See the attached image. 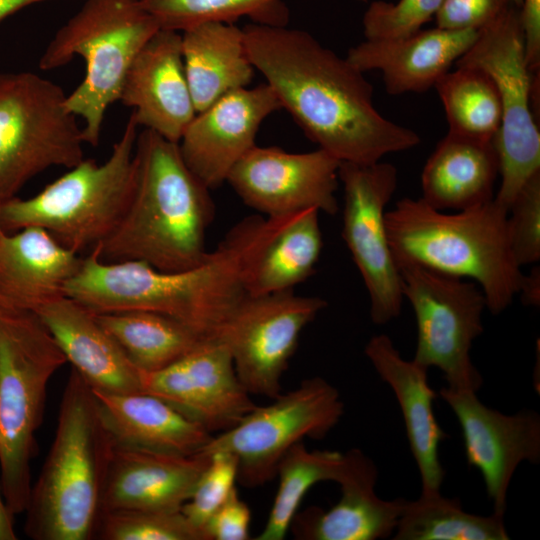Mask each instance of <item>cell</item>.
I'll list each match as a JSON object with an SVG mask.
<instances>
[{"mask_svg": "<svg viewBox=\"0 0 540 540\" xmlns=\"http://www.w3.org/2000/svg\"><path fill=\"white\" fill-rule=\"evenodd\" d=\"M181 49L196 112L252 81L255 69L243 29L234 23L204 22L187 28L181 33Z\"/></svg>", "mask_w": 540, "mask_h": 540, "instance_id": "28", "label": "cell"}, {"mask_svg": "<svg viewBox=\"0 0 540 540\" xmlns=\"http://www.w3.org/2000/svg\"><path fill=\"white\" fill-rule=\"evenodd\" d=\"M477 35L476 29H420L396 39H365L351 47L346 58L363 73L380 71L390 95L424 93L472 46Z\"/></svg>", "mask_w": 540, "mask_h": 540, "instance_id": "22", "label": "cell"}, {"mask_svg": "<svg viewBox=\"0 0 540 540\" xmlns=\"http://www.w3.org/2000/svg\"><path fill=\"white\" fill-rule=\"evenodd\" d=\"M36 313L72 369L94 391L143 392L141 371L101 327L94 313L65 295L44 304Z\"/></svg>", "mask_w": 540, "mask_h": 540, "instance_id": "24", "label": "cell"}, {"mask_svg": "<svg viewBox=\"0 0 540 540\" xmlns=\"http://www.w3.org/2000/svg\"><path fill=\"white\" fill-rule=\"evenodd\" d=\"M50 0H0V22L17 11Z\"/></svg>", "mask_w": 540, "mask_h": 540, "instance_id": "44", "label": "cell"}, {"mask_svg": "<svg viewBox=\"0 0 540 540\" xmlns=\"http://www.w3.org/2000/svg\"><path fill=\"white\" fill-rule=\"evenodd\" d=\"M159 29L139 0H84L48 43L41 70L62 67L76 55L85 61L82 82L66 97L68 110L84 121V143L99 144L106 110L119 101L130 64Z\"/></svg>", "mask_w": 540, "mask_h": 540, "instance_id": "8", "label": "cell"}, {"mask_svg": "<svg viewBox=\"0 0 540 540\" xmlns=\"http://www.w3.org/2000/svg\"><path fill=\"white\" fill-rule=\"evenodd\" d=\"M293 217H246L200 264L180 271L158 270L141 261L105 262L93 247L66 283L64 295L94 314H165L211 338L247 295L263 252Z\"/></svg>", "mask_w": 540, "mask_h": 540, "instance_id": "2", "label": "cell"}, {"mask_svg": "<svg viewBox=\"0 0 540 540\" xmlns=\"http://www.w3.org/2000/svg\"><path fill=\"white\" fill-rule=\"evenodd\" d=\"M347 467L338 484L339 501L330 509L310 506L297 511L289 531L300 540H376L391 536L398 524L405 500L377 496L378 471L361 450L346 452Z\"/></svg>", "mask_w": 540, "mask_h": 540, "instance_id": "21", "label": "cell"}, {"mask_svg": "<svg viewBox=\"0 0 540 540\" xmlns=\"http://www.w3.org/2000/svg\"><path fill=\"white\" fill-rule=\"evenodd\" d=\"M339 181L344 190L342 237L369 294L373 323L386 324L399 316L404 299L385 222L397 170L380 161L368 165L340 162Z\"/></svg>", "mask_w": 540, "mask_h": 540, "instance_id": "14", "label": "cell"}, {"mask_svg": "<svg viewBox=\"0 0 540 540\" xmlns=\"http://www.w3.org/2000/svg\"><path fill=\"white\" fill-rule=\"evenodd\" d=\"M138 127L131 113L104 163L84 158L36 195L1 202L0 230L39 227L76 253L100 244L117 226L132 196Z\"/></svg>", "mask_w": 540, "mask_h": 540, "instance_id": "7", "label": "cell"}, {"mask_svg": "<svg viewBox=\"0 0 540 540\" xmlns=\"http://www.w3.org/2000/svg\"><path fill=\"white\" fill-rule=\"evenodd\" d=\"M66 97L37 74H0V203L48 168L84 159L82 128Z\"/></svg>", "mask_w": 540, "mask_h": 540, "instance_id": "10", "label": "cell"}, {"mask_svg": "<svg viewBox=\"0 0 540 540\" xmlns=\"http://www.w3.org/2000/svg\"><path fill=\"white\" fill-rule=\"evenodd\" d=\"M141 385L211 434L231 429L256 406L229 349L215 338L158 371L141 372Z\"/></svg>", "mask_w": 540, "mask_h": 540, "instance_id": "16", "label": "cell"}, {"mask_svg": "<svg viewBox=\"0 0 540 540\" xmlns=\"http://www.w3.org/2000/svg\"><path fill=\"white\" fill-rule=\"evenodd\" d=\"M364 353L396 396L409 446L420 473L421 493L440 492L445 471L438 448L447 435L433 412L437 394L428 384V370L414 360H405L386 334L371 337Z\"/></svg>", "mask_w": 540, "mask_h": 540, "instance_id": "23", "label": "cell"}, {"mask_svg": "<svg viewBox=\"0 0 540 540\" xmlns=\"http://www.w3.org/2000/svg\"><path fill=\"white\" fill-rule=\"evenodd\" d=\"M81 259L42 228L0 230V303L35 312L64 295Z\"/></svg>", "mask_w": 540, "mask_h": 540, "instance_id": "25", "label": "cell"}, {"mask_svg": "<svg viewBox=\"0 0 540 540\" xmlns=\"http://www.w3.org/2000/svg\"><path fill=\"white\" fill-rule=\"evenodd\" d=\"M346 467V453L332 450L310 451L303 441L294 444L278 463V489L266 524L255 539H284L306 493L322 481L338 483Z\"/></svg>", "mask_w": 540, "mask_h": 540, "instance_id": "32", "label": "cell"}, {"mask_svg": "<svg viewBox=\"0 0 540 540\" xmlns=\"http://www.w3.org/2000/svg\"><path fill=\"white\" fill-rule=\"evenodd\" d=\"M66 362L35 312L0 303V481L13 515L26 509L48 383Z\"/></svg>", "mask_w": 540, "mask_h": 540, "instance_id": "6", "label": "cell"}, {"mask_svg": "<svg viewBox=\"0 0 540 540\" xmlns=\"http://www.w3.org/2000/svg\"><path fill=\"white\" fill-rule=\"evenodd\" d=\"M14 516L9 510L0 481V540H16L17 534L14 527Z\"/></svg>", "mask_w": 540, "mask_h": 540, "instance_id": "43", "label": "cell"}, {"mask_svg": "<svg viewBox=\"0 0 540 540\" xmlns=\"http://www.w3.org/2000/svg\"><path fill=\"white\" fill-rule=\"evenodd\" d=\"M101 540H205L181 511L144 509L102 511L95 538Z\"/></svg>", "mask_w": 540, "mask_h": 540, "instance_id": "35", "label": "cell"}, {"mask_svg": "<svg viewBox=\"0 0 540 540\" xmlns=\"http://www.w3.org/2000/svg\"><path fill=\"white\" fill-rule=\"evenodd\" d=\"M242 29L248 57L281 107L340 162L374 164L421 142L376 109L363 72L307 31L258 23Z\"/></svg>", "mask_w": 540, "mask_h": 540, "instance_id": "1", "label": "cell"}, {"mask_svg": "<svg viewBox=\"0 0 540 540\" xmlns=\"http://www.w3.org/2000/svg\"><path fill=\"white\" fill-rule=\"evenodd\" d=\"M513 4L521 8L522 0H510Z\"/></svg>", "mask_w": 540, "mask_h": 540, "instance_id": "45", "label": "cell"}, {"mask_svg": "<svg viewBox=\"0 0 540 540\" xmlns=\"http://www.w3.org/2000/svg\"><path fill=\"white\" fill-rule=\"evenodd\" d=\"M319 213L303 210L277 233L248 280V295L293 291L313 274L323 247Z\"/></svg>", "mask_w": 540, "mask_h": 540, "instance_id": "30", "label": "cell"}, {"mask_svg": "<svg viewBox=\"0 0 540 540\" xmlns=\"http://www.w3.org/2000/svg\"><path fill=\"white\" fill-rule=\"evenodd\" d=\"M454 65L483 70L497 88L502 116L493 145L501 182L494 200L508 211L524 184L540 172L535 109L539 73H531L526 62L520 7L509 3L479 29L472 46Z\"/></svg>", "mask_w": 540, "mask_h": 540, "instance_id": "9", "label": "cell"}, {"mask_svg": "<svg viewBox=\"0 0 540 540\" xmlns=\"http://www.w3.org/2000/svg\"><path fill=\"white\" fill-rule=\"evenodd\" d=\"M507 218L508 211L494 199L446 214L421 198L406 197L385 214L397 266L415 264L475 280L494 315L512 303L523 277L511 250Z\"/></svg>", "mask_w": 540, "mask_h": 540, "instance_id": "5", "label": "cell"}, {"mask_svg": "<svg viewBox=\"0 0 540 540\" xmlns=\"http://www.w3.org/2000/svg\"><path fill=\"white\" fill-rule=\"evenodd\" d=\"M207 455V454H206ZM210 460L202 472L189 500L181 512L190 524L204 534L210 517L222 506L236 488L238 478L237 458L228 452L208 454Z\"/></svg>", "mask_w": 540, "mask_h": 540, "instance_id": "36", "label": "cell"}, {"mask_svg": "<svg viewBox=\"0 0 540 540\" xmlns=\"http://www.w3.org/2000/svg\"><path fill=\"white\" fill-rule=\"evenodd\" d=\"M94 393L114 444L192 455L201 452L213 436L149 393Z\"/></svg>", "mask_w": 540, "mask_h": 540, "instance_id": "26", "label": "cell"}, {"mask_svg": "<svg viewBox=\"0 0 540 540\" xmlns=\"http://www.w3.org/2000/svg\"><path fill=\"white\" fill-rule=\"evenodd\" d=\"M119 101L138 126L178 143L196 109L185 75L181 33L159 29L139 50L125 75Z\"/></svg>", "mask_w": 540, "mask_h": 540, "instance_id": "19", "label": "cell"}, {"mask_svg": "<svg viewBox=\"0 0 540 540\" xmlns=\"http://www.w3.org/2000/svg\"><path fill=\"white\" fill-rule=\"evenodd\" d=\"M518 294L526 305L538 306L540 303V271L535 267L530 274H523Z\"/></svg>", "mask_w": 540, "mask_h": 540, "instance_id": "42", "label": "cell"}, {"mask_svg": "<svg viewBox=\"0 0 540 540\" xmlns=\"http://www.w3.org/2000/svg\"><path fill=\"white\" fill-rule=\"evenodd\" d=\"M525 57L531 73L540 72V0H522Z\"/></svg>", "mask_w": 540, "mask_h": 540, "instance_id": "41", "label": "cell"}, {"mask_svg": "<svg viewBox=\"0 0 540 540\" xmlns=\"http://www.w3.org/2000/svg\"><path fill=\"white\" fill-rule=\"evenodd\" d=\"M512 3L510 0H443L435 14L436 27L479 30Z\"/></svg>", "mask_w": 540, "mask_h": 540, "instance_id": "39", "label": "cell"}, {"mask_svg": "<svg viewBox=\"0 0 540 540\" xmlns=\"http://www.w3.org/2000/svg\"><path fill=\"white\" fill-rule=\"evenodd\" d=\"M281 108L267 84L223 95L196 113L178 142L186 165L210 190L219 187L256 145L263 121Z\"/></svg>", "mask_w": 540, "mask_h": 540, "instance_id": "18", "label": "cell"}, {"mask_svg": "<svg viewBox=\"0 0 540 540\" xmlns=\"http://www.w3.org/2000/svg\"><path fill=\"white\" fill-rule=\"evenodd\" d=\"M356 1H360V2H366L367 0H356Z\"/></svg>", "mask_w": 540, "mask_h": 540, "instance_id": "46", "label": "cell"}, {"mask_svg": "<svg viewBox=\"0 0 540 540\" xmlns=\"http://www.w3.org/2000/svg\"><path fill=\"white\" fill-rule=\"evenodd\" d=\"M130 202L117 226L95 247L105 262L141 261L180 271L208 254L214 218L210 189L186 165L178 143L143 129L137 135Z\"/></svg>", "mask_w": 540, "mask_h": 540, "instance_id": "3", "label": "cell"}, {"mask_svg": "<svg viewBox=\"0 0 540 540\" xmlns=\"http://www.w3.org/2000/svg\"><path fill=\"white\" fill-rule=\"evenodd\" d=\"M402 292L413 308L417 343L412 360L443 372L447 388L477 393L482 377L470 350L482 334L486 300L479 286L415 264H399Z\"/></svg>", "mask_w": 540, "mask_h": 540, "instance_id": "11", "label": "cell"}, {"mask_svg": "<svg viewBox=\"0 0 540 540\" xmlns=\"http://www.w3.org/2000/svg\"><path fill=\"white\" fill-rule=\"evenodd\" d=\"M112 446L93 389L71 369L55 436L24 511L27 537L95 538Z\"/></svg>", "mask_w": 540, "mask_h": 540, "instance_id": "4", "label": "cell"}, {"mask_svg": "<svg viewBox=\"0 0 540 540\" xmlns=\"http://www.w3.org/2000/svg\"><path fill=\"white\" fill-rule=\"evenodd\" d=\"M94 315L141 372L170 365L205 339L183 322L158 312L130 310Z\"/></svg>", "mask_w": 540, "mask_h": 540, "instance_id": "29", "label": "cell"}, {"mask_svg": "<svg viewBox=\"0 0 540 540\" xmlns=\"http://www.w3.org/2000/svg\"><path fill=\"white\" fill-rule=\"evenodd\" d=\"M499 175L493 141L447 133L428 158L422 174V197L437 210L462 211L494 199Z\"/></svg>", "mask_w": 540, "mask_h": 540, "instance_id": "27", "label": "cell"}, {"mask_svg": "<svg viewBox=\"0 0 540 540\" xmlns=\"http://www.w3.org/2000/svg\"><path fill=\"white\" fill-rule=\"evenodd\" d=\"M340 161L326 151L291 153L253 146L231 169L226 182L248 207L268 217L309 208L335 215Z\"/></svg>", "mask_w": 540, "mask_h": 540, "instance_id": "15", "label": "cell"}, {"mask_svg": "<svg viewBox=\"0 0 540 540\" xmlns=\"http://www.w3.org/2000/svg\"><path fill=\"white\" fill-rule=\"evenodd\" d=\"M251 511L240 499L237 488L210 517L204 527L206 540H248Z\"/></svg>", "mask_w": 540, "mask_h": 540, "instance_id": "40", "label": "cell"}, {"mask_svg": "<svg viewBox=\"0 0 540 540\" xmlns=\"http://www.w3.org/2000/svg\"><path fill=\"white\" fill-rule=\"evenodd\" d=\"M160 29L182 32L204 22L234 23L248 17L253 23L286 26L289 11L283 0H139Z\"/></svg>", "mask_w": 540, "mask_h": 540, "instance_id": "34", "label": "cell"}, {"mask_svg": "<svg viewBox=\"0 0 540 540\" xmlns=\"http://www.w3.org/2000/svg\"><path fill=\"white\" fill-rule=\"evenodd\" d=\"M435 84L448 122V133L490 142L501 123V103L493 80L483 70L455 66Z\"/></svg>", "mask_w": 540, "mask_h": 540, "instance_id": "33", "label": "cell"}, {"mask_svg": "<svg viewBox=\"0 0 540 540\" xmlns=\"http://www.w3.org/2000/svg\"><path fill=\"white\" fill-rule=\"evenodd\" d=\"M327 306L293 291L246 295L213 337L229 349L249 394L274 399L303 329Z\"/></svg>", "mask_w": 540, "mask_h": 540, "instance_id": "13", "label": "cell"}, {"mask_svg": "<svg viewBox=\"0 0 540 540\" xmlns=\"http://www.w3.org/2000/svg\"><path fill=\"white\" fill-rule=\"evenodd\" d=\"M504 516L466 512L457 498L441 492L406 501L393 533L394 540H508Z\"/></svg>", "mask_w": 540, "mask_h": 540, "instance_id": "31", "label": "cell"}, {"mask_svg": "<svg viewBox=\"0 0 540 540\" xmlns=\"http://www.w3.org/2000/svg\"><path fill=\"white\" fill-rule=\"evenodd\" d=\"M265 406H255L234 427L212 436L204 454L228 452L237 458V481L248 488L276 477L283 455L305 437L322 439L340 421L344 404L338 390L315 376L280 394Z\"/></svg>", "mask_w": 540, "mask_h": 540, "instance_id": "12", "label": "cell"}, {"mask_svg": "<svg viewBox=\"0 0 540 540\" xmlns=\"http://www.w3.org/2000/svg\"><path fill=\"white\" fill-rule=\"evenodd\" d=\"M209 460L210 456L202 452L182 455L113 443L101 512L117 509L179 512Z\"/></svg>", "mask_w": 540, "mask_h": 540, "instance_id": "20", "label": "cell"}, {"mask_svg": "<svg viewBox=\"0 0 540 540\" xmlns=\"http://www.w3.org/2000/svg\"><path fill=\"white\" fill-rule=\"evenodd\" d=\"M439 395L460 424L467 462L481 472L493 512L504 516L516 468L524 461H540L539 414L525 409L506 415L485 406L470 391L444 387Z\"/></svg>", "mask_w": 540, "mask_h": 540, "instance_id": "17", "label": "cell"}, {"mask_svg": "<svg viewBox=\"0 0 540 540\" xmlns=\"http://www.w3.org/2000/svg\"><path fill=\"white\" fill-rule=\"evenodd\" d=\"M443 0H399L391 3L376 0L370 3L363 19L367 40H387L405 37L422 29L435 16Z\"/></svg>", "mask_w": 540, "mask_h": 540, "instance_id": "37", "label": "cell"}, {"mask_svg": "<svg viewBox=\"0 0 540 540\" xmlns=\"http://www.w3.org/2000/svg\"><path fill=\"white\" fill-rule=\"evenodd\" d=\"M508 235L519 266L540 260V172L521 188L508 208Z\"/></svg>", "mask_w": 540, "mask_h": 540, "instance_id": "38", "label": "cell"}]
</instances>
